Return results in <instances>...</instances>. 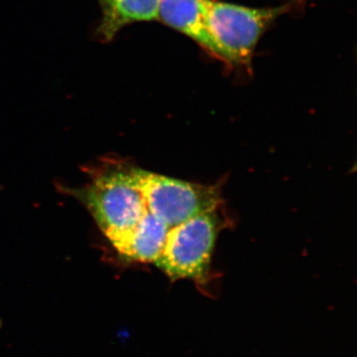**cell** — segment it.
I'll list each match as a JSON object with an SVG mask.
<instances>
[{
	"instance_id": "obj_1",
	"label": "cell",
	"mask_w": 357,
	"mask_h": 357,
	"mask_svg": "<svg viewBox=\"0 0 357 357\" xmlns=\"http://www.w3.org/2000/svg\"><path fill=\"white\" fill-rule=\"evenodd\" d=\"M206 20L213 38L227 54L230 65L249 66L262 35L290 6L250 8L204 0Z\"/></svg>"
},
{
	"instance_id": "obj_4",
	"label": "cell",
	"mask_w": 357,
	"mask_h": 357,
	"mask_svg": "<svg viewBox=\"0 0 357 357\" xmlns=\"http://www.w3.org/2000/svg\"><path fill=\"white\" fill-rule=\"evenodd\" d=\"M137 176L147 210L170 229L190 218L215 211L220 204V194L215 187L143 170H137Z\"/></svg>"
},
{
	"instance_id": "obj_5",
	"label": "cell",
	"mask_w": 357,
	"mask_h": 357,
	"mask_svg": "<svg viewBox=\"0 0 357 357\" xmlns=\"http://www.w3.org/2000/svg\"><path fill=\"white\" fill-rule=\"evenodd\" d=\"M158 20L229 64V56L208 28L204 0H160Z\"/></svg>"
},
{
	"instance_id": "obj_7",
	"label": "cell",
	"mask_w": 357,
	"mask_h": 357,
	"mask_svg": "<svg viewBox=\"0 0 357 357\" xmlns=\"http://www.w3.org/2000/svg\"><path fill=\"white\" fill-rule=\"evenodd\" d=\"M102 21L98 34L103 41L114 38L124 26L158 20L160 0H98Z\"/></svg>"
},
{
	"instance_id": "obj_6",
	"label": "cell",
	"mask_w": 357,
	"mask_h": 357,
	"mask_svg": "<svg viewBox=\"0 0 357 357\" xmlns=\"http://www.w3.org/2000/svg\"><path fill=\"white\" fill-rule=\"evenodd\" d=\"M169 229L170 227L147 210L137 225L114 248L128 259L155 263L165 245Z\"/></svg>"
},
{
	"instance_id": "obj_3",
	"label": "cell",
	"mask_w": 357,
	"mask_h": 357,
	"mask_svg": "<svg viewBox=\"0 0 357 357\" xmlns=\"http://www.w3.org/2000/svg\"><path fill=\"white\" fill-rule=\"evenodd\" d=\"M218 222L215 211H211L171 227L155 264L172 279L204 280L210 271Z\"/></svg>"
},
{
	"instance_id": "obj_2",
	"label": "cell",
	"mask_w": 357,
	"mask_h": 357,
	"mask_svg": "<svg viewBox=\"0 0 357 357\" xmlns=\"http://www.w3.org/2000/svg\"><path fill=\"white\" fill-rule=\"evenodd\" d=\"M86 201L96 222L114 246L147 211L135 169L114 171L96 178L86 192Z\"/></svg>"
}]
</instances>
